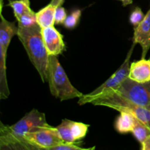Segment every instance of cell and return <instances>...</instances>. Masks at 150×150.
I'll return each instance as SVG.
<instances>
[{
    "label": "cell",
    "instance_id": "6da1fadb",
    "mask_svg": "<svg viewBox=\"0 0 150 150\" xmlns=\"http://www.w3.org/2000/svg\"><path fill=\"white\" fill-rule=\"evenodd\" d=\"M16 35L23 45L31 62L39 73L42 81H48L49 55L44 45L40 26L37 24L29 28H18Z\"/></svg>",
    "mask_w": 150,
    "mask_h": 150
},
{
    "label": "cell",
    "instance_id": "7a4b0ae2",
    "mask_svg": "<svg viewBox=\"0 0 150 150\" xmlns=\"http://www.w3.org/2000/svg\"><path fill=\"white\" fill-rule=\"evenodd\" d=\"M91 103L94 105L108 107L120 113H128L150 129V110L137 105L113 89L98 95Z\"/></svg>",
    "mask_w": 150,
    "mask_h": 150
},
{
    "label": "cell",
    "instance_id": "3957f363",
    "mask_svg": "<svg viewBox=\"0 0 150 150\" xmlns=\"http://www.w3.org/2000/svg\"><path fill=\"white\" fill-rule=\"evenodd\" d=\"M47 81L51 95L61 101L80 98L83 95L73 86L57 56H49Z\"/></svg>",
    "mask_w": 150,
    "mask_h": 150
},
{
    "label": "cell",
    "instance_id": "277c9868",
    "mask_svg": "<svg viewBox=\"0 0 150 150\" xmlns=\"http://www.w3.org/2000/svg\"><path fill=\"white\" fill-rule=\"evenodd\" d=\"M18 27L15 22L4 18L1 13L0 21V98L7 99L10 95L7 79L6 59L9 45L13 36L17 35Z\"/></svg>",
    "mask_w": 150,
    "mask_h": 150
},
{
    "label": "cell",
    "instance_id": "5b68a950",
    "mask_svg": "<svg viewBox=\"0 0 150 150\" xmlns=\"http://www.w3.org/2000/svg\"><path fill=\"white\" fill-rule=\"evenodd\" d=\"M51 127L46 122L43 113L40 112L37 109H32L13 125L7 126L1 123L0 130L17 137H23L26 133H33Z\"/></svg>",
    "mask_w": 150,
    "mask_h": 150
},
{
    "label": "cell",
    "instance_id": "8992f818",
    "mask_svg": "<svg viewBox=\"0 0 150 150\" xmlns=\"http://www.w3.org/2000/svg\"><path fill=\"white\" fill-rule=\"evenodd\" d=\"M136 46V44L133 43L128 54H127V57L125 60L123 62V64L120 66V68L111 76L108 79H107L103 84L98 86L96 89L92 91V92L83 95V96L79 98L78 103L79 105H85L86 103H91L92 101L95 99L96 97L100 95V94L103 93L104 92L110 89H118L120 85L123 83L125 80L128 77L129 70H130V60L132 54L134 47Z\"/></svg>",
    "mask_w": 150,
    "mask_h": 150
},
{
    "label": "cell",
    "instance_id": "52a82bcc",
    "mask_svg": "<svg viewBox=\"0 0 150 150\" xmlns=\"http://www.w3.org/2000/svg\"><path fill=\"white\" fill-rule=\"evenodd\" d=\"M114 91L137 105L150 110V81L140 83L127 77Z\"/></svg>",
    "mask_w": 150,
    "mask_h": 150
},
{
    "label": "cell",
    "instance_id": "ba28073f",
    "mask_svg": "<svg viewBox=\"0 0 150 150\" xmlns=\"http://www.w3.org/2000/svg\"><path fill=\"white\" fill-rule=\"evenodd\" d=\"M22 138L41 149H48L64 143L57 133L55 127L52 126L33 133H26Z\"/></svg>",
    "mask_w": 150,
    "mask_h": 150
},
{
    "label": "cell",
    "instance_id": "9c48e42d",
    "mask_svg": "<svg viewBox=\"0 0 150 150\" xmlns=\"http://www.w3.org/2000/svg\"><path fill=\"white\" fill-rule=\"evenodd\" d=\"M42 40L49 56H58L65 49V44L62 34L54 26L41 29Z\"/></svg>",
    "mask_w": 150,
    "mask_h": 150
},
{
    "label": "cell",
    "instance_id": "30bf717a",
    "mask_svg": "<svg viewBox=\"0 0 150 150\" xmlns=\"http://www.w3.org/2000/svg\"><path fill=\"white\" fill-rule=\"evenodd\" d=\"M133 43L139 44L142 48V59H145L150 48V9L143 21L134 28Z\"/></svg>",
    "mask_w": 150,
    "mask_h": 150
},
{
    "label": "cell",
    "instance_id": "8fae6325",
    "mask_svg": "<svg viewBox=\"0 0 150 150\" xmlns=\"http://www.w3.org/2000/svg\"><path fill=\"white\" fill-rule=\"evenodd\" d=\"M0 147L8 150H42L22 137H17L0 130Z\"/></svg>",
    "mask_w": 150,
    "mask_h": 150
},
{
    "label": "cell",
    "instance_id": "7c38bea8",
    "mask_svg": "<svg viewBox=\"0 0 150 150\" xmlns=\"http://www.w3.org/2000/svg\"><path fill=\"white\" fill-rule=\"evenodd\" d=\"M128 78L140 83L150 81V59H142L130 64Z\"/></svg>",
    "mask_w": 150,
    "mask_h": 150
},
{
    "label": "cell",
    "instance_id": "4fadbf2b",
    "mask_svg": "<svg viewBox=\"0 0 150 150\" xmlns=\"http://www.w3.org/2000/svg\"><path fill=\"white\" fill-rule=\"evenodd\" d=\"M56 9L57 7L50 3L36 13L37 21L41 29L53 26L55 24Z\"/></svg>",
    "mask_w": 150,
    "mask_h": 150
},
{
    "label": "cell",
    "instance_id": "5bb4252c",
    "mask_svg": "<svg viewBox=\"0 0 150 150\" xmlns=\"http://www.w3.org/2000/svg\"><path fill=\"white\" fill-rule=\"evenodd\" d=\"M137 119L128 113L121 112L115 122V129L122 134L132 133Z\"/></svg>",
    "mask_w": 150,
    "mask_h": 150
},
{
    "label": "cell",
    "instance_id": "9a60e30c",
    "mask_svg": "<svg viewBox=\"0 0 150 150\" xmlns=\"http://www.w3.org/2000/svg\"><path fill=\"white\" fill-rule=\"evenodd\" d=\"M72 121L69 120H63L62 123L55 127L57 133L59 136L60 139L66 144H74L76 141L74 140L71 132Z\"/></svg>",
    "mask_w": 150,
    "mask_h": 150
},
{
    "label": "cell",
    "instance_id": "2e32d148",
    "mask_svg": "<svg viewBox=\"0 0 150 150\" xmlns=\"http://www.w3.org/2000/svg\"><path fill=\"white\" fill-rule=\"evenodd\" d=\"M8 5L13 10L16 20H18L19 18L25 13L32 10L30 7L29 0H13L10 1Z\"/></svg>",
    "mask_w": 150,
    "mask_h": 150
},
{
    "label": "cell",
    "instance_id": "e0dca14e",
    "mask_svg": "<svg viewBox=\"0 0 150 150\" xmlns=\"http://www.w3.org/2000/svg\"><path fill=\"white\" fill-rule=\"evenodd\" d=\"M132 133L138 142L142 144L150 137V129L137 120Z\"/></svg>",
    "mask_w": 150,
    "mask_h": 150
},
{
    "label": "cell",
    "instance_id": "ac0fdd59",
    "mask_svg": "<svg viewBox=\"0 0 150 150\" xmlns=\"http://www.w3.org/2000/svg\"><path fill=\"white\" fill-rule=\"evenodd\" d=\"M17 21L18 28H29L38 24L37 21L36 13L33 10L25 13L19 18Z\"/></svg>",
    "mask_w": 150,
    "mask_h": 150
},
{
    "label": "cell",
    "instance_id": "d6986e66",
    "mask_svg": "<svg viewBox=\"0 0 150 150\" xmlns=\"http://www.w3.org/2000/svg\"><path fill=\"white\" fill-rule=\"evenodd\" d=\"M89 127V125L79 122L72 121L71 132L74 140L77 142V141L83 139L87 133Z\"/></svg>",
    "mask_w": 150,
    "mask_h": 150
},
{
    "label": "cell",
    "instance_id": "ffe728a7",
    "mask_svg": "<svg viewBox=\"0 0 150 150\" xmlns=\"http://www.w3.org/2000/svg\"><path fill=\"white\" fill-rule=\"evenodd\" d=\"M81 16V10L79 9L73 10L70 15H68L64 21V26L67 29H73L76 27L80 21Z\"/></svg>",
    "mask_w": 150,
    "mask_h": 150
},
{
    "label": "cell",
    "instance_id": "44dd1931",
    "mask_svg": "<svg viewBox=\"0 0 150 150\" xmlns=\"http://www.w3.org/2000/svg\"><path fill=\"white\" fill-rule=\"evenodd\" d=\"M145 15L144 14L142 9L139 7H136L130 13L129 21H130V23L136 28L143 21Z\"/></svg>",
    "mask_w": 150,
    "mask_h": 150
},
{
    "label": "cell",
    "instance_id": "7402d4cb",
    "mask_svg": "<svg viewBox=\"0 0 150 150\" xmlns=\"http://www.w3.org/2000/svg\"><path fill=\"white\" fill-rule=\"evenodd\" d=\"M42 150H95V147L91 148H82L79 146H76L74 144H66L63 143L57 146L48 148V149H42Z\"/></svg>",
    "mask_w": 150,
    "mask_h": 150
},
{
    "label": "cell",
    "instance_id": "603a6c76",
    "mask_svg": "<svg viewBox=\"0 0 150 150\" xmlns=\"http://www.w3.org/2000/svg\"><path fill=\"white\" fill-rule=\"evenodd\" d=\"M67 17V15L65 9L62 6L57 7L55 12V24H64Z\"/></svg>",
    "mask_w": 150,
    "mask_h": 150
},
{
    "label": "cell",
    "instance_id": "cb8c5ba5",
    "mask_svg": "<svg viewBox=\"0 0 150 150\" xmlns=\"http://www.w3.org/2000/svg\"><path fill=\"white\" fill-rule=\"evenodd\" d=\"M64 0H51V4H54V6H56V7H59V6H62V4L64 3Z\"/></svg>",
    "mask_w": 150,
    "mask_h": 150
},
{
    "label": "cell",
    "instance_id": "d4e9b609",
    "mask_svg": "<svg viewBox=\"0 0 150 150\" xmlns=\"http://www.w3.org/2000/svg\"><path fill=\"white\" fill-rule=\"evenodd\" d=\"M142 145H143V146H144L145 149L146 150H150V137L144 142V143L142 144Z\"/></svg>",
    "mask_w": 150,
    "mask_h": 150
},
{
    "label": "cell",
    "instance_id": "484cf974",
    "mask_svg": "<svg viewBox=\"0 0 150 150\" xmlns=\"http://www.w3.org/2000/svg\"><path fill=\"white\" fill-rule=\"evenodd\" d=\"M120 1H122V5L124 6V7L129 5V4H131L132 3H133V0H120Z\"/></svg>",
    "mask_w": 150,
    "mask_h": 150
},
{
    "label": "cell",
    "instance_id": "4316f807",
    "mask_svg": "<svg viewBox=\"0 0 150 150\" xmlns=\"http://www.w3.org/2000/svg\"><path fill=\"white\" fill-rule=\"evenodd\" d=\"M0 150H8V149H6V148H4V147H1V149Z\"/></svg>",
    "mask_w": 150,
    "mask_h": 150
},
{
    "label": "cell",
    "instance_id": "83f0119b",
    "mask_svg": "<svg viewBox=\"0 0 150 150\" xmlns=\"http://www.w3.org/2000/svg\"><path fill=\"white\" fill-rule=\"evenodd\" d=\"M142 150H146V149H145L144 146L143 145H142Z\"/></svg>",
    "mask_w": 150,
    "mask_h": 150
},
{
    "label": "cell",
    "instance_id": "f1b7e54d",
    "mask_svg": "<svg viewBox=\"0 0 150 150\" xmlns=\"http://www.w3.org/2000/svg\"></svg>",
    "mask_w": 150,
    "mask_h": 150
}]
</instances>
